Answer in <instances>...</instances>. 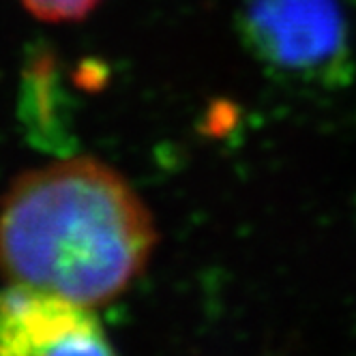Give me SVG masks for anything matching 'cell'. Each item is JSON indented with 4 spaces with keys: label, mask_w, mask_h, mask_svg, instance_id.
I'll use <instances>...</instances> for the list:
<instances>
[{
    "label": "cell",
    "mask_w": 356,
    "mask_h": 356,
    "mask_svg": "<svg viewBox=\"0 0 356 356\" xmlns=\"http://www.w3.org/2000/svg\"><path fill=\"white\" fill-rule=\"evenodd\" d=\"M157 243L144 197L90 155L22 172L0 197V277L92 309L138 282Z\"/></svg>",
    "instance_id": "1"
},
{
    "label": "cell",
    "mask_w": 356,
    "mask_h": 356,
    "mask_svg": "<svg viewBox=\"0 0 356 356\" xmlns=\"http://www.w3.org/2000/svg\"><path fill=\"white\" fill-rule=\"evenodd\" d=\"M241 31L256 58L288 80L343 88L354 78L341 0H245Z\"/></svg>",
    "instance_id": "2"
},
{
    "label": "cell",
    "mask_w": 356,
    "mask_h": 356,
    "mask_svg": "<svg viewBox=\"0 0 356 356\" xmlns=\"http://www.w3.org/2000/svg\"><path fill=\"white\" fill-rule=\"evenodd\" d=\"M112 352L97 309L37 286L0 290V356Z\"/></svg>",
    "instance_id": "3"
},
{
    "label": "cell",
    "mask_w": 356,
    "mask_h": 356,
    "mask_svg": "<svg viewBox=\"0 0 356 356\" xmlns=\"http://www.w3.org/2000/svg\"><path fill=\"white\" fill-rule=\"evenodd\" d=\"M104 0H22L33 17L49 24L80 22L88 17Z\"/></svg>",
    "instance_id": "4"
}]
</instances>
